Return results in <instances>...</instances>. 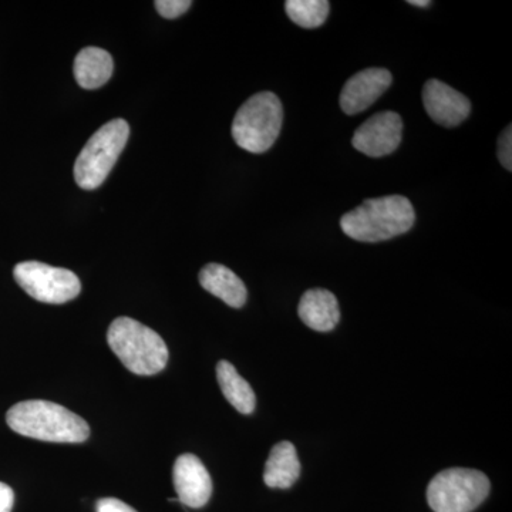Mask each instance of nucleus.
Here are the masks:
<instances>
[{"label":"nucleus","instance_id":"nucleus-11","mask_svg":"<svg viewBox=\"0 0 512 512\" xmlns=\"http://www.w3.org/2000/svg\"><path fill=\"white\" fill-rule=\"evenodd\" d=\"M423 104L431 120L443 127H456L471 113L470 100L464 94L436 79L424 84Z\"/></svg>","mask_w":512,"mask_h":512},{"label":"nucleus","instance_id":"nucleus-9","mask_svg":"<svg viewBox=\"0 0 512 512\" xmlns=\"http://www.w3.org/2000/svg\"><path fill=\"white\" fill-rule=\"evenodd\" d=\"M392 83V73L382 67H372L356 73L343 86L340 107L349 116L362 113L379 100Z\"/></svg>","mask_w":512,"mask_h":512},{"label":"nucleus","instance_id":"nucleus-12","mask_svg":"<svg viewBox=\"0 0 512 512\" xmlns=\"http://www.w3.org/2000/svg\"><path fill=\"white\" fill-rule=\"evenodd\" d=\"M299 318L316 332H330L340 320L338 299L326 289H309L302 296L298 308Z\"/></svg>","mask_w":512,"mask_h":512},{"label":"nucleus","instance_id":"nucleus-20","mask_svg":"<svg viewBox=\"0 0 512 512\" xmlns=\"http://www.w3.org/2000/svg\"><path fill=\"white\" fill-rule=\"evenodd\" d=\"M97 512H137L133 507L117 498H101L96 504Z\"/></svg>","mask_w":512,"mask_h":512},{"label":"nucleus","instance_id":"nucleus-8","mask_svg":"<svg viewBox=\"0 0 512 512\" xmlns=\"http://www.w3.org/2000/svg\"><path fill=\"white\" fill-rule=\"evenodd\" d=\"M402 137V117L394 111H382L357 128L352 144L359 153L379 158L394 153L402 143Z\"/></svg>","mask_w":512,"mask_h":512},{"label":"nucleus","instance_id":"nucleus-1","mask_svg":"<svg viewBox=\"0 0 512 512\" xmlns=\"http://www.w3.org/2000/svg\"><path fill=\"white\" fill-rule=\"evenodd\" d=\"M6 421L20 436L49 443H83L90 436L86 420L66 407L46 400L15 404L6 414Z\"/></svg>","mask_w":512,"mask_h":512},{"label":"nucleus","instance_id":"nucleus-17","mask_svg":"<svg viewBox=\"0 0 512 512\" xmlns=\"http://www.w3.org/2000/svg\"><path fill=\"white\" fill-rule=\"evenodd\" d=\"M330 5L328 0H288L285 10L289 19L305 29H316L326 22Z\"/></svg>","mask_w":512,"mask_h":512},{"label":"nucleus","instance_id":"nucleus-10","mask_svg":"<svg viewBox=\"0 0 512 512\" xmlns=\"http://www.w3.org/2000/svg\"><path fill=\"white\" fill-rule=\"evenodd\" d=\"M173 481L178 501L190 508H201L210 501L212 480L202 461L194 454L175 460Z\"/></svg>","mask_w":512,"mask_h":512},{"label":"nucleus","instance_id":"nucleus-5","mask_svg":"<svg viewBox=\"0 0 512 512\" xmlns=\"http://www.w3.org/2000/svg\"><path fill=\"white\" fill-rule=\"evenodd\" d=\"M130 126L116 119L104 124L90 137L74 164V178L83 190H96L109 177L126 147Z\"/></svg>","mask_w":512,"mask_h":512},{"label":"nucleus","instance_id":"nucleus-14","mask_svg":"<svg viewBox=\"0 0 512 512\" xmlns=\"http://www.w3.org/2000/svg\"><path fill=\"white\" fill-rule=\"evenodd\" d=\"M73 70L80 87L86 90L100 89L113 74V57L99 47H86L74 59Z\"/></svg>","mask_w":512,"mask_h":512},{"label":"nucleus","instance_id":"nucleus-4","mask_svg":"<svg viewBox=\"0 0 512 512\" xmlns=\"http://www.w3.org/2000/svg\"><path fill=\"white\" fill-rule=\"evenodd\" d=\"M284 109L276 94H255L242 104L232 123V137L239 147L262 154L274 146L281 134Z\"/></svg>","mask_w":512,"mask_h":512},{"label":"nucleus","instance_id":"nucleus-18","mask_svg":"<svg viewBox=\"0 0 512 512\" xmlns=\"http://www.w3.org/2000/svg\"><path fill=\"white\" fill-rule=\"evenodd\" d=\"M158 13L165 19H177L191 8L190 0H157L154 2Z\"/></svg>","mask_w":512,"mask_h":512},{"label":"nucleus","instance_id":"nucleus-19","mask_svg":"<svg viewBox=\"0 0 512 512\" xmlns=\"http://www.w3.org/2000/svg\"><path fill=\"white\" fill-rule=\"evenodd\" d=\"M498 158L505 170H512V127L508 126L498 140Z\"/></svg>","mask_w":512,"mask_h":512},{"label":"nucleus","instance_id":"nucleus-22","mask_svg":"<svg viewBox=\"0 0 512 512\" xmlns=\"http://www.w3.org/2000/svg\"><path fill=\"white\" fill-rule=\"evenodd\" d=\"M409 5L419 6V8H429L431 2L429 0H409Z\"/></svg>","mask_w":512,"mask_h":512},{"label":"nucleus","instance_id":"nucleus-3","mask_svg":"<svg viewBox=\"0 0 512 512\" xmlns=\"http://www.w3.org/2000/svg\"><path fill=\"white\" fill-rule=\"evenodd\" d=\"M107 342L134 375H157L167 366L168 349L163 338L137 320L126 316L114 320L107 332Z\"/></svg>","mask_w":512,"mask_h":512},{"label":"nucleus","instance_id":"nucleus-7","mask_svg":"<svg viewBox=\"0 0 512 512\" xmlns=\"http://www.w3.org/2000/svg\"><path fill=\"white\" fill-rule=\"evenodd\" d=\"M20 288L36 301L62 305L79 296L80 279L69 269L55 268L42 262H20L13 269Z\"/></svg>","mask_w":512,"mask_h":512},{"label":"nucleus","instance_id":"nucleus-2","mask_svg":"<svg viewBox=\"0 0 512 512\" xmlns=\"http://www.w3.org/2000/svg\"><path fill=\"white\" fill-rule=\"evenodd\" d=\"M416 211L402 195L372 198L343 215L340 228L360 242H382L399 237L413 228Z\"/></svg>","mask_w":512,"mask_h":512},{"label":"nucleus","instance_id":"nucleus-6","mask_svg":"<svg viewBox=\"0 0 512 512\" xmlns=\"http://www.w3.org/2000/svg\"><path fill=\"white\" fill-rule=\"evenodd\" d=\"M490 480L470 468L441 471L427 488V501L434 512H471L490 494Z\"/></svg>","mask_w":512,"mask_h":512},{"label":"nucleus","instance_id":"nucleus-13","mask_svg":"<svg viewBox=\"0 0 512 512\" xmlns=\"http://www.w3.org/2000/svg\"><path fill=\"white\" fill-rule=\"evenodd\" d=\"M200 284L205 291L217 296L231 308H242L247 302V286L227 266L205 265L200 272Z\"/></svg>","mask_w":512,"mask_h":512},{"label":"nucleus","instance_id":"nucleus-15","mask_svg":"<svg viewBox=\"0 0 512 512\" xmlns=\"http://www.w3.org/2000/svg\"><path fill=\"white\" fill-rule=\"evenodd\" d=\"M301 476V463H299L296 448L289 441H282L272 448L265 464L264 481L268 487L291 488Z\"/></svg>","mask_w":512,"mask_h":512},{"label":"nucleus","instance_id":"nucleus-21","mask_svg":"<svg viewBox=\"0 0 512 512\" xmlns=\"http://www.w3.org/2000/svg\"><path fill=\"white\" fill-rule=\"evenodd\" d=\"M15 493L8 484L0 483V512H12Z\"/></svg>","mask_w":512,"mask_h":512},{"label":"nucleus","instance_id":"nucleus-16","mask_svg":"<svg viewBox=\"0 0 512 512\" xmlns=\"http://www.w3.org/2000/svg\"><path fill=\"white\" fill-rule=\"evenodd\" d=\"M217 379L220 383L225 399L234 406L239 413L251 414L255 410V393L244 377L239 376L234 365L221 360L217 365Z\"/></svg>","mask_w":512,"mask_h":512}]
</instances>
